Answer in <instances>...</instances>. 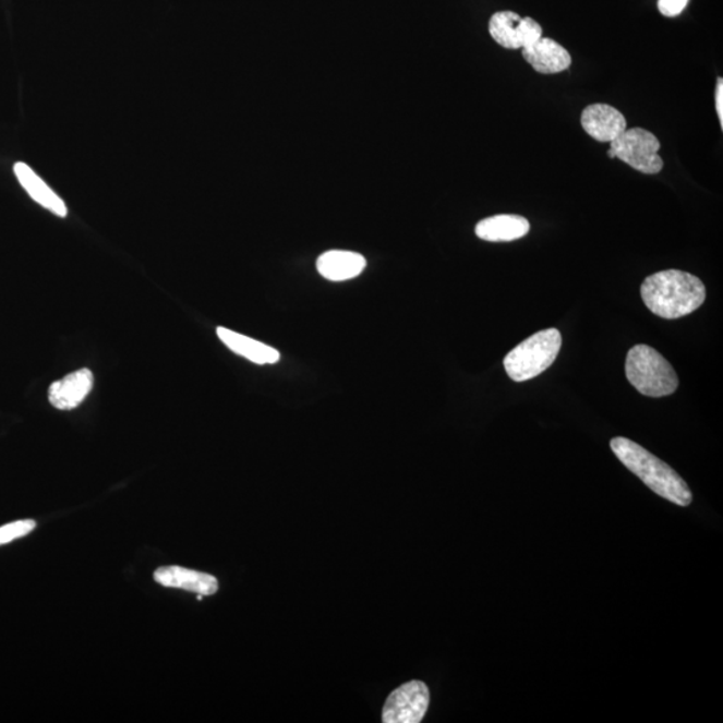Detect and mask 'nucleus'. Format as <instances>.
I'll list each match as a JSON object with an SVG mask.
<instances>
[{
    "instance_id": "obj_12",
    "label": "nucleus",
    "mask_w": 723,
    "mask_h": 723,
    "mask_svg": "<svg viewBox=\"0 0 723 723\" xmlns=\"http://www.w3.org/2000/svg\"><path fill=\"white\" fill-rule=\"evenodd\" d=\"M366 266V258L351 251H327L316 261L317 273L332 281L354 279L364 272Z\"/></svg>"
},
{
    "instance_id": "obj_14",
    "label": "nucleus",
    "mask_w": 723,
    "mask_h": 723,
    "mask_svg": "<svg viewBox=\"0 0 723 723\" xmlns=\"http://www.w3.org/2000/svg\"><path fill=\"white\" fill-rule=\"evenodd\" d=\"M216 334L229 350L245 358V360L256 364H274L280 360V352L274 347L245 337V335L228 330L226 327H217Z\"/></svg>"
},
{
    "instance_id": "obj_2",
    "label": "nucleus",
    "mask_w": 723,
    "mask_h": 723,
    "mask_svg": "<svg viewBox=\"0 0 723 723\" xmlns=\"http://www.w3.org/2000/svg\"><path fill=\"white\" fill-rule=\"evenodd\" d=\"M610 446L623 466L638 475L658 496L666 498L679 507H689L692 502L690 487L666 462L625 437L611 439Z\"/></svg>"
},
{
    "instance_id": "obj_16",
    "label": "nucleus",
    "mask_w": 723,
    "mask_h": 723,
    "mask_svg": "<svg viewBox=\"0 0 723 723\" xmlns=\"http://www.w3.org/2000/svg\"><path fill=\"white\" fill-rule=\"evenodd\" d=\"M37 527L34 520H21L11 522V525L0 528V545L14 542L16 539L27 537Z\"/></svg>"
},
{
    "instance_id": "obj_4",
    "label": "nucleus",
    "mask_w": 723,
    "mask_h": 723,
    "mask_svg": "<svg viewBox=\"0 0 723 723\" xmlns=\"http://www.w3.org/2000/svg\"><path fill=\"white\" fill-rule=\"evenodd\" d=\"M562 349V334L556 328L533 334L504 358L509 378L526 382L537 378L556 361Z\"/></svg>"
},
{
    "instance_id": "obj_6",
    "label": "nucleus",
    "mask_w": 723,
    "mask_h": 723,
    "mask_svg": "<svg viewBox=\"0 0 723 723\" xmlns=\"http://www.w3.org/2000/svg\"><path fill=\"white\" fill-rule=\"evenodd\" d=\"M431 703V692L421 680H411L394 690L382 710L384 723H420Z\"/></svg>"
},
{
    "instance_id": "obj_5",
    "label": "nucleus",
    "mask_w": 723,
    "mask_h": 723,
    "mask_svg": "<svg viewBox=\"0 0 723 723\" xmlns=\"http://www.w3.org/2000/svg\"><path fill=\"white\" fill-rule=\"evenodd\" d=\"M660 140L642 128L626 129L618 138L611 143L610 158H619L627 166L646 174H656L663 169V161L658 152Z\"/></svg>"
},
{
    "instance_id": "obj_15",
    "label": "nucleus",
    "mask_w": 723,
    "mask_h": 723,
    "mask_svg": "<svg viewBox=\"0 0 723 723\" xmlns=\"http://www.w3.org/2000/svg\"><path fill=\"white\" fill-rule=\"evenodd\" d=\"M14 172L21 185L25 188L34 202L43 205L44 208L49 209L57 216L67 217V204L31 167L23 162H16Z\"/></svg>"
},
{
    "instance_id": "obj_18",
    "label": "nucleus",
    "mask_w": 723,
    "mask_h": 723,
    "mask_svg": "<svg viewBox=\"0 0 723 723\" xmlns=\"http://www.w3.org/2000/svg\"><path fill=\"white\" fill-rule=\"evenodd\" d=\"M716 113H719L721 126L723 128V82L722 79L716 82L715 93Z\"/></svg>"
},
{
    "instance_id": "obj_8",
    "label": "nucleus",
    "mask_w": 723,
    "mask_h": 723,
    "mask_svg": "<svg viewBox=\"0 0 723 723\" xmlns=\"http://www.w3.org/2000/svg\"><path fill=\"white\" fill-rule=\"evenodd\" d=\"M581 126L592 138L601 143H613L627 129L625 116L614 106L593 104L581 115Z\"/></svg>"
},
{
    "instance_id": "obj_3",
    "label": "nucleus",
    "mask_w": 723,
    "mask_h": 723,
    "mask_svg": "<svg viewBox=\"0 0 723 723\" xmlns=\"http://www.w3.org/2000/svg\"><path fill=\"white\" fill-rule=\"evenodd\" d=\"M628 382L646 397L672 396L678 389L677 373L656 350L650 346L637 345L628 351L626 360Z\"/></svg>"
},
{
    "instance_id": "obj_7",
    "label": "nucleus",
    "mask_w": 723,
    "mask_h": 723,
    "mask_svg": "<svg viewBox=\"0 0 723 723\" xmlns=\"http://www.w3.org/2000/svg\"><path fill=\"white\" fill-rule=\"evenodd\" d=\"M491 37L505 49H525L543 37V28L532 17H521L514 11H499L490 21Z\"/></svg>"
},
{
    "instance_id": "obj_17",
    "label": "nucleus",
    "mask_w": 723,
    "mask_h": 723,
    "mask_svg": "<svg viewBox=\"0 0 723 723\" xmlns=\"http://www.w3.org/2000/svg\"><path fill=\"white\" fill-rule=\"evenodd\" d=\"M689 0H658V9L664 16H677L686 9Z\"/></svg>"
},
{
    "instance_id": "obj_1",
    "label": "nucleus",
    "mask_w": 723,
    "mask_h": 723,
    "mask_svg": "<svg viewBox=\"0 0 723 723\" xmlns=\"http://www.w3.org/2000/svg\"><path fill=\"white\" fill-rule=\"evenodd\" d=\"M640 296L652 314L663 320H679L701 308L707 288L697 276L667 269L646 278Z\"/></svg>"
},
{
    "instance_id": "obj_9",
    "label": "nucleus",
    "mask_w": 723,
    "mask_h": 723,
    "mask_svg": "<svg viewBox=\"0 0 723 723\" xmlns=\"http://www.w3.org/2000/svg\"><path fill=\"white\" fill-rule=\"evenodd\" d=\"M93 385L94 375L89 369L76 370L50 386L49 401L56 409L73 410L89 396Z\"/></svg>"
},
{
    "instance_id": "obj_13",
    "label": "nucleus",
    "mask_w": 723,
    "mask_h": 723,
    "mask_svg": "<svg viewBox=\"0 0 723 723\" xmlns=\"http://www.w3.org/2000/svg\"><path fill=\"white\" fill-rule=\"evenodd\" d=\"M529 221L526 217L519 215H497L481 220L475 226L478 238L492 243H502V241H515L527 237Z\"/></svg>"
},
{
    "instance_id": "obj_11",
    "label": "nucleus",
    "mask_w": 723,
    "mask_h": 723,
    "mask_svg": "<svg viewBox=\"0 0 723 723\" xmlns=\"http://www.w3.org/2000/svg\"><path fill=\"white\" fill-rule=\"evenodd\" d=\"M156 583L169 588H180V590L191 591L197 595H215L219 590V581L215 576L193 571V569L182 567H161L155 573Z\"/></svg>"
},
{
    "instance_id": "obj_10",
    "label": "nucleus",
    "mask_w": 723,
    "mask_h": 723,
    "mask_svg": "<svg viewBox=\"0 0 723 723\" xmlns=\"http://www.w3.org/2000/svg\"><path fill=\"white\" fill-rule=\"evenodd\" d=\"M522 57L538 73L542 74L566 72L573 63L567 49H564L556 40L544 37L525 47Z\"/></svg>"
}]
</instances>
